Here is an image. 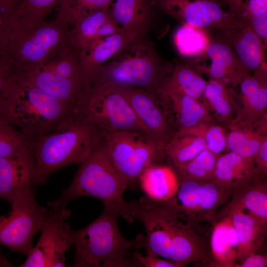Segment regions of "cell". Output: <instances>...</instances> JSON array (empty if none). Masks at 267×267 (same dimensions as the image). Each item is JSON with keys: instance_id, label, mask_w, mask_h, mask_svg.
Returning a JSON list of instances; mask_svg holds the SVG:
<instances>
[{"instance_id": "45", "label": "cell", "mask_w": 267, "mask_h": 267, "mask_svg": "<svg viewBox=\"0 0 267 267\" xmlns=\"http://www.w3.org/2000/svg\"><path fill=\"white\" fill-rule=\"evenodd\" d=\"M267 256L257 253L250 255L239 263L234 264L232 267H266Z\"/></svg>"}, {"instance_id": "22", "label": "cell", "mask_w": 267, "mask_h": 267, "mask_svg": "<svg viewBox=\"0 0 267 267\" xmlns=\"http://www.w3.org/2000/svg\"><path fill=\"white\" fill-rule=\"evenodd\" d=\"M225 40L231 46L243 67L248 73L267 66L265 45L251 27L243 23L224 34Z\"/></svg>"}, {"instance_id": "21", "label": "cell", "mask_w": 267, "mask_h": 267, "mask_svg": "<svg viewBox=\"0 0 267 267\" xmlns=\"http://www.w3.org/2000/svg\"><path fill=\"white\" fill-rule=\"evenodd\" d=\"M143 32L138 29L121 28L116 33L96 40L78 51L84 72L87 75L104 64L134 39L142 35Z\"/></svg>"}, {"instance_id": "32", "label": "cell", "mask_w": 267, "mask_h": 267, "mask_svg": "<svg viewBox=\"0 0 267 267\" xmlns=\"http://www.w3.org/2000/svg\"><path fill=\"white\" fill-rule=\"evenodd\" d=\"M206 149L204 140L199 137L175 134L165 144L164 152L171 166L175 167L189 162Z\"/></svg>"}, {"instance_id": "15", "label": "cell", "mask_w": 267, "mask_h": 267, "mask_svg": "<svg viewBox=\"0 0 267 267\" xmlns=\"http://www.w3.org/2000/svg\"><path fill=\"white\" fill-rule=\"evenodd\" d=\"M117 86L147 129L150 137L165 147L176 131L157 96L140 88Z\"/></svg>"}, {"instance_id": "1", "label": "cell", "mask_w": 267, "mask_h": 267, "mask_svg": "<svg viewBox=\"0 0 267 267\" xmlns=\"http://www.w3.org/2000/svg\"><path fill=\"white\" fill-rule=\"evenodd\" d=\"M128 203L133 222H141L146 232L134 240L136 248L144 249L178 267L195 262L211 265L206 238L188 225L169 201H156L145 196Z\"/></svg>"}, {"instance_id": "39", "label": "cell", "mask_w": 267, "mask_h": 267, "mask_svg": "<svg viewBox=\"0 0 267 267\" xmlns=\"http://www.w3.org/2000/svg\"><path fill=\"white\" fill-rule=\"evenodd\" d=\"M18 18L16 5L7 0H0V53H2L8 35Z\"/></svg>"}, {"instance_id": "14", "label": "cell", "mask_w": 267, "mask_h": 267, "mask_svg": "<svg viewBox=\"0 0 267 267\" xmlns=\"http://www.w3.org/2000/svg\"><path fill=\"white\" fill-rule=\"evenodd\" d=\"M165 13L182 24L203 29L220 30L226 34L243 23L222 7V0H155ZM224 3V2H223Z\"/></svg>"}, {"instance_id": "27", "label": "cell", "mask_w": 267, "mask_h": 267, "mask_svg": "<svg viewBox=\"0 0 267 267\" xmlns=\"http://www.w3.org/2000/svg\"><path fill=\"white\" fill-rule=\"evenodd\" d=\"M228 205L242 210L267 225V182L265 177L256 178L231 191Z\"/></svg>"}, {"instance_id": "8", "label": "cell", "mask_w": 267, "mask_h": 267, "mask_svg": "<svg viewBox=\"0 0 267 267\" xmlns=\"http://www.w3.org/2000/svg\"><path fill=\"white\" fill-rule=\"evenodd\" d=\"M14 68L19 80L58 98L71 108L73 113L90 87L81 65L78 51L75 49L41 66H14Z\"/></svg>"}, {"instance_id": "43", "label": "cell", "mask_w": 267, "mask_h": 267, "mask_svg": "<svg viewBox=\"0 0 267 267\" xmlns=\"http://www.w3.org/2000/svg\"><path fill=\"white\" fill-rule=\"evenodd\" d=\"M253 161L258 178L265 177L267 174V134L264 136Z\"/></svg>"}, {"instance_id": "38", "label": "cell", "mask_w": 267, "mask_h": 267, "mask_svg": "<svg viewBox=\"0 0 267 267\" xmlns=\"http://www.w3.org/2000/svg\"><path fill=\"white\" fill-rule=\"evenodd\" d=\"M62 0H23L16 5L18 18L43 20Z\"/></svg>"}, {"instance_id": "4", "label": "cell", "mask_w": 267, "mask_h": 267, "mask_svg": "<svg viewBox=\"0 0 267 267\" xmlns=\"http://www.w3.org/2000/svg\"><path fill=\"white\" fill-rule=\"evenodd\" d=\"M73 49L71 27L60 17L50 20L18 18L2 53L15 66L32 67L51 62Z\"/></svg>"}, {"instance_id": "11", "label": "cell", "mask_w": 267, "mask_h": 267, "mask_svg": "<svg viewBox=\"0 0 267 267\" xmlns=\"http://www.w3.org/2000/svg\"><path fill=\"white\" fill-rule=\"evenodd\" d=\"M231 193L214 180L180 178L178 189L169 201L180 217L198 233L201 223L211 225L218 208Z\"/></svg>"}, {"instance_id": "20", "label": "cell", "mask_w": 267, "mask_h": 267, "mask_svg": "<svg viewBox=\"0 0 267 267\" xmlns=\"http://www.w3.org/2000/svg\"><path fill=\"white\" fill-rule=\"evenodd\" d=\"M208 233L211 267H232L237 263L239 243L229 213L218 211Z\"/></svg>"}, {"instance_id": "7", "label": "cell", "mask_w": 267, "mask_h": 267, "mask_svg": "<svg viewBox=\"0 0 267 267\" xmlns=\"http://www.w3.org/2000/svg\"><path fill=\"white\" fill-rule=\"evenodd\" d=\"M119 214L105 209L85 227L73 231L75 259L72 267H137L134 257L126 259L134 244L121 234L118 225Z\"/></svg>"}, {"instance_id": "10", "label": "cell", "mask_w": 267, "mask_h": 267, "mask_svg": "<svg viewBox=\"0 0 267 267\" xmlns=\"http://www.w3.org/2000/svg\"><path fill=\"white\" fill-rule=\"evenodd\" d=\"M74 114L103 131H131L150 137L126 98L112 84L91 86Z\"/></svg>"}, {"instance_id": "24", "label": "cell", "mask_w": 267, "mask_h": 267, "mask_svg": "<svg viewBox=\"0 0 267 267\" xmlns=\"http://www.w3.org/2000/svg\"><path fill=\"white\" fill-rule=\"evenodd\" d=\"M258 178L253 160L232 152L219 155L214 181L231 191Z\"/></svg>"}, {"instance_id": "2", "label": "cell", "mask_w": 267, "mask_h": 267, "mask_svg": "<svg viewBox=\"0 0 267 267\" xmlns=\"http://www.w3.org/2000/svg\"><path fill=\"white\" fill-rule=\"evenodd\" d=\"M103 131L72 114L49 133L33 142L35 184L45 183L54 172L81 163L99 144Z\"/></svg>"}, {"instance_id": "30", "label": "cell", "mask_w": 267, "mask_h": 267, "mask_svg": "<svg viewBox=\"0 0 267 267\" xmlns=\"http://www.w3.org/2000/svg\"><path fill=\"white\" fill-rule=\"evenodd\" d=\"M166 83L178 91L203 102L207 81L189 62L175 61Z\"/></svg>"}, {"instance_id": "25", "label": "cell", "mask_w": 267, "mask_h": 267, "mask_svg": "<svg viewBox=\"0 0 267 267\" xmlns=\"http://www.w3.org/2000/svg\"><path fill=\"white\" fill-rule=\"evenodd\" d=\"M180 178L172 166L156 164L147 168L138 180L141 190L149 199L160 202L170 200L175 195Z\"/></svg>"}, {"instance_id": "34", "label": "cell", "mask_w": 267, "mask_h": 267, "mask_svg": "<svg viewBox=\"0 0 267 267\" xmlns=\"http://www.w3.org/2000/svg\"><path fill=\"white\" fill-rule=\"evenodd\" d=\"M227 131L217 121L203 122L177 131L175 134H188L202 138L207 149L220 155L226 149Z\"/></svg>"}, {"instance_id": "47", "label": "cell", "mask_w": 267, "mask_h": 267, "mask_svg": "<svg viewBox=\"0 0 267 267\" xmlns=\"http://www.w3.org/2000/svg\"><path fill=\"white\" fill-rule=\"evenodd\" d=\"M13 266L12 264L0 250V267H12Z\"/></svg>"}, {"instance_id": "9", "label": "cell", "mask_w": 267, "mask_h": 267, "mask_svg": "<svg viewBox=\"0 0 267 267\" xmlns=\"http://www.w3.org/2000/svg\"><path fill=\"white\" fill-rule=\"evenodd\" d=\"M100 143L127 189L135 190L142 172L166 157L164 147L136 132L103 131Z\"/></svg>"}, {"instance_id": "46", "label": "cell", "mask_w": 267, "mask_h": 267, "mask_svg": "<svg viewBox=\"0 0 267 267\" xmlns=\"http://www.w3.org/2000/svg\"><path fill=\"white\" fill-rule=\"evenodd\" d=\"M229 8L230 12L236 17L240 14L245 7L249 0H222Z\"/></svg>"}, {"instance_id": "33", "label": "cell", "mask_w": 267, "mask_h": 267, "mask_svg": "<svg viewBox=\"0 0 267 267\" xmlns=\"http://www.w3.org/2000/svg\"><path fill=\"white\" fill-rule=\"evenodd\" d=\"M211 41L205 29L187 24H182L174 35V43L179 53L191 58L201 54Z\"/></svg>"}, {"instance_id": "3", "label": "cell", "mask_w": 267, "mask_h": 267, "mask_svg": "<svg viewBox=\"0 0 267 267\" xmlns=\"http://www.w3.org/2000/svg\"><path fill=\"white\" fill-rule=\"evenodd\" d=\"M173 65L158 56L153 44L141 35L88 74L90 86L109 83L144 89L157 94L171 75Z\"/></svg>"}, {"instance_id": "12", "label": "cell", "mask_w": 267, "mask_h": 267, "mask_svg": "<svg viewBox=\"0 0 267 267\" xmlns=\"http://www.w3.org/2000/svg\"><path fill=\"white\" fill-rule=\"evenodd\" d=\"M40 228L37 243L20 267H65V253L73 244V230L65 220L71 211L66 206L51 208Z\"/></svg>"}, {"instance_id": "48", "label": "cell", "mask_w": 267, "mask_h": 267, "mask_svg": "<svg viewBox=\"0 0 267 267\" xmlns=\"http://www.w3.org/2000/svg\"><path fill=\"white\" fill-rule=\"evenodd\" d=\"M8 0V1L15 4L16 5L20 3V2H21L22 1H23V0Z\"/></svg>"}, {"instance_id": "23", "label": "cell", "mask_w": 267, "mask_h": 267, "mask_svg": "<svg viewBox=\"0 0 267 267\" xmlns=\"http://www.w3.org/2000/svg\"><path fill=\"white\" fill-rule=\"evenodd\" d=\"M222 209L229 213L237 234L239 243L237 260L240 262L248 256L257 253L266 237L267 225L238 208L227 204Z\"/></svg>"}, {"instance_id": "37", "label": "cell", "mask_w": 267, "mask_h": 267, "mask_svg": "<svg viewBox=\"0 0 267 267\" xmlns=\"http://www.w3.org/2000/svg\"><path fill=\"white\" fill-rule=\"evenodd\" d=\"M112 0H62L57 6V15L72 25L89 13L108 8Z\"/></svg>"}, {"instance_id": "5", "label": "cell", "mask_w": 267, "mask_h": 267, "mask_svg": "<svg viewBox=\"0 0 267 267\" xmlns=\"http://www.w3.org/2000/svg\"><path fill=\"white\" fill-rule=\"evenodd\" d=\"M73 113L60 99L21 81L16 75L0 108V117L32 142Z\"/></svg>"}, {"instance_id": "28", "label": "cell", "mask_w": 267, "mask_h": 267, "mask_svg": "<svg viewBox=\"0 0 267 267\" xmlns=\"http://www.w3.org/2000/svg\"><path fill=\"white\" fill-rule=\"evenodd\" d=\"M226 149L253 160L267 132V118L258 126L232 124L228 126Z\"/></svg>"}, {"instance_id": "31", "label": "cell", "mask_w": 267, "mask_h": 267, "mask_svg": "<svg viewBox=\"0 0 267 267\" xmlns=\"http://www.w3.org/2000/svg\"><path fill=\"white\" fill-rule=\"evenodd\" d=\"M110 16L108 8L89 13L78 19L71 28L74 48L79 51L95 41L101 26Z\"/></svg>"}, {"instance_id": "40", "label": "cell", "mask_w": 267, "mask_h": 267, "mask_svg": "<svg viewBox=\"0 0 267 267\" xmlns=\"http://www.w3.org/2000/svg\"><path fill=\"white\" fill-rule=\"evenodd\" d=\"M15 78L13 64L0 53V108Z\"/></svg>"}, {"instance_id": "18", "label": "cell", "mask_w": 267, "mask_h": 267, "mask_svg": "<svg viewBox=\"0 0 267 267\" xmlns=\"http://www.w3.org/2000/svg\"><path fill=\"white\" fill-rule=\"evenodd\" d=\"M157 96L176 132L201 123L217 121L203 102L178 91L166 81Z\"/></svg>"}, {"instance_id": "42", "label": "cell", "mask_w": 267, "mask_h": 267, "mask_svg": "<svg viewBox=\"0 0 267 267\" xmlns=\"http://www.w3.org/2000/svg\"><path fill=\"white\" fill-rule=\"evenodd\" d=\"M134 257L138 262L139 266L145 267H178L175 263L163 259L155 254L147 253L145 256L136 252L134 254Z\"/></svg>"}, {"instance_id": "19", "label": "cell", "mask_w": 267, "mask_h": 267, "mask_svg": "<svg viewBox=\"0 0 267 267\" xmlns=\"http://www.w3.org/2000/svg\"><path fill=\"white\" fill-rule=\"evenodd\" d=\"M34 154L0 158V197L12 204L33 190L35 184Z\"/></svg>"}, {"instance_id": "41", "label": "cell", "mask_w": 267, "mask_h": 267, "mask_svg": "<svg viewBox=\"0 0 267 267\" xmlns=\"http://www.w3.org/2000/svg\"><path fill=\"white\" fill-rule=\"evenodd\" d=\"M247 24L260 37L266 46L267 43V9L252 16Z\"/></svg>"}, {"instance_id": "49", "label": "cell", "mask_w": 267, "mask_h": 267, "mask_svg": "<svg viewBox=\"0 0 267 267\" xmlns=\"http://www.w3.org/2000/svg\"><path fill=\"white\" fill-rule=\"evenodd\" d=\"M4 217L5 216H0V221H1L4 218Z\"/></svg>"}, {"instance_id": "44", "label": "cell", "mask_w": 267, "mask_h": 267, "mask_svg": "<svg viewBox=\"0 0 267 267\" xmlns=\"http://www.w3.org/2000/svg\"><path fill=\"white\" fill-rule=\"evenodd\" d=\"M266 9H267V0H249L236 18L239 21L247 24L252 15Z\"/></svg>"}, {"instance_id": "35", "label": "cell", "mask_w": 267, "mask_h": 267, "mask_svg": "<svg viewBox=\"0 0 267 267\" xmlns=\"http://www.w3.org/2000/svg\"><path fill=\"white\" fill-rule=\"evenodd\" d=\"M218 156L206 149L189 162L173 167L180 178L213 180Z\"/></svg>"}, {"instance_id": "36", "label": "cell", "mask_w": 267, "mask_h": 267, "mask_svg": "<svg viewBox=\"0 0 267 267\" xmlns=\"http://www.w3.org/2000/svg\"><path fill=\"white\" fill-rule=\"evenodd\" d=\"M33 142L0 117V158L33 154Z\"/></svg>"}, {"instance_id": "26", "label": "cell", "mask_w": 267, "mask_h": 267, "mask_svg": "<svg viewBox=\"0 0 267 267\" xmlns=\"http://www.w3.org/2000/svg\"><path fill=\"white\" fill-rule=\"evenodd\" d=\"M203 102L215 118L227 128L238 109L234 89L224 82L209 79L204 90Z\"/></svg>"}, {"instance_id": "13", "label": "cell", "mask_w": 267, "mask_h": 267, "mask_svg": "<svg viewBox=\"0 0 267 267\" xmlns=\"http://www.w3.org/2000/svg\"><path fill=\"white\" fill-rule=\"evenodd\" d=\"M10 215L0 221V244L26 256L33 247V239L40 231L48 211L36 201L32 190L12 204Z\"/></svg>"}, {"instance_id": "17", "label": "cell", "mask_w": 267, "mask_h": 267, "mask_svg": "<svg viewBox=\"0 0 267 267\" xmlns=\"http://www.w3.org/2000/svg\"><path fill=\"white\" fill-rule=\"evenodd\" d=\"M190 61L209 79L222 81L233 88L248 73L225 40L211 41L201 54L192 58Z\"/></svg>"}, {"instance_id": "16", "label": "cell", "mask_w": 267, "mask_h": 267, "mask_svg": "<svg viewBox=\"0 0 267 267\" xmlns=\"http://www.w3.org/2000/svg\"><path fill=\"white\" fill-rule=\"evenodd\" d=\"M235 87L238 109L230 125L259 126L267 118V66L246 74Z\"/></svg>"}, {"instance_id": "6", "label": "cell", "mask_w": 267, "mask_h": 267, "mask_svg": "<svg viewBox=\"0 0 267 267\" xmlns=\"http://www.w3.org/2000/svg\"><path fill=\"white\" fill-rule=\"evenodd\" d=\"M126 186L108 158L100 142L81 163L70 185L57 199L49 202L51 208L66 206L76 198L100 199L104 208L116 212L127 222H133L129 203L123 198Z\"/></svg>"}, {"instance_id": "29", "label": "cell", "mask_w": 267, "mask_h": 267, "mask_svg": "<svg viewBox=\"0 0 267 267\" xmlns=\"http://www.w3.org/2000/svg\"><path fill=\"white\" fill-rule=\"evenodd\" d=\"M109 10L121 28L143 31L149 22V5L147 0H112Z\"/></svg>"}]
</instances>
